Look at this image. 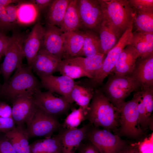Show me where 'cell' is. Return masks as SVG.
<instances>
[{
  "mask_svg": "<svg viewBox=\"0 0 153 153\" xmlns=\"http://www.w3.org/2000/svg\"><path fill=\"white\" fill-rule=\"evenodd\" d=\"M103 19L120 37L126 31L132 27L135 12L128 0H98Z\"/></svg>",
  "mask_w": 153,
  "mask_h": 153,
  "instance_id": "3957f363",
  "label": "cell"
},
{
  "mask_svg": "<svg viewBox=\"0 0 153 153\" xmlns=\"http://www.w3.org/2000/svg\"><path fill=\"white\" fill-rule=\"evenodd\" d=\"M36 107L45 113L57 118L65 114L71 108L72 104L65 98L55 96L47 90L37 91L33 96Z\"/></svg>",
  "mask_w": 153,
  "mask_h": 153,
  "instance_id": "30bf717a",
  "label": "cell"
},
{
  "mask_svg": "<svg viewBox=\"0 0 153 153\" xmlns=\"http://www.w3.org/2000/svg\"><path fill=\"white\" fill-rule=\"evenodd\" d=\"M97 33L100 39L101 53L106 55L117 43L121 37L104 19Z\"/></svg>",
  "mask_w": 153,
  "mask_h": 153,
  "instance_id": "d4e9b609",
  "label": "cell"
},
{
  "mask_svg": "<svg viewBox=\"0 0 153 153\" xmlns=\"http://www.w3.org/2000/svg\"><path fill=\"white\" fill-rule=\"evenodd\" d=\"M95 88L86 80L75 82L71 92V98L80 107L88 110Z\"/></svg>",
  "mask_w": 153,
  "mask_h": 153,
  "instance_id": "44dd1931",
  "label": "cell"
},
{
  "mask_svg": "<svg viewBox=\"0 0 153 153\" xmlns=\"http://www.w3.org/2000/svg\"><path fill=\"white\" fill-rule=\"evenodd\" d=\"M92 124L89 122L78 128H61L58 131L60 136L61 153H75L85 138Z\"/></svg>",
  "mask_w": 153,
  "mask_h": 153,
  "instance_id": "4fadbf2b",
  "label": "cell"
},
{
  "mask_svg": "<svg viewBox=\"0 0 153 153\" xmlns=\"http://www.w3.org/2000/svg\"><path fill=\"white\" fill-rule=\"evenodd\" d=\"M0 153H17L5 134L0 135Z\"/></svg>",
  "mask_w": 153,
  "mask_h": 153,
  "instance_id": "ab89813d",
  "label": "cell"
},
{
  "mask_svg": "<svg viewBox=\"0 0 153 153\" xmlns=\"http://www.w3.org/2000/svg\"><path fill=\"white\" fill-rule=\"evenodd\" d=\"M1 58V57H0V59Z\"/></svg>",
  "mask_w": 153,
  "mask_h": 153,
  "instance_id": "7dc6e473",
  "label": "cell"
},
{
  "mask_svg": "<svg viewBox=\"0 0 153 153\" xmlns=\"http://www.w3.org/2000/svg\"><path fill=\"white\" fill-rule=\"evenodd\" d=\"M84 39L80 56L92 57L102 54L98 34L92 30L85 29L83 31Z\"/></svg>",
  "mask_w": 153,
  "mask_h": 153,
  "instance_id": "f546056e",
  "label": "cell"
},
{
  "mask_svg": "<svg viewBox=\"0 0 153 153\" xmlns=\"http://www.w3.org/2000/svg\"><path fill=\"white\" fill-rule=\"evenodd\" d=\"M101 89L109 101L118 109L125 99L133 92L141 88L131 74L126 75L110 74Z\"/></svg>",
  "mask_w": 153,
  "mask_h": 153,
  "instance_id": "277c9868",
  "label": "cell"
},
{
  "mask_svg": "<svg viewBox=\"0 0 153 153\" xmlns=\"http://www.w3.org/2000/svg\"><path fill=\"white\" fill-rule=\"evenodd\" d=\"M118 153H138L134 146L131 144H127Z\"/></svg>",
  "mask_w": 153,
  "mask_h": 153,
  "instance_id": "f6af8a7d",
  "label": "cell"
},
{
  "mask_svg": "<svg viewBox=\"0 0 153 153\" xmlns=\"http://www.w3.org/2000/svg\"><path fill=\"white\" fill-rule=\"evenodd\" d=\"M26 37L24 33L16 31H14L10 37L0 69L4 83L10 78L13 72L22 64L24 57L23 47Z\"/></svg>",
  "mask_w": 153,
  "mask_h": 153,
  "instance_id": "8992f818",
  "label": "cell"
},
{
  "mask_svg": "<svg viewBox=\"0 0 153 153\" xmlns=\"http://www.w3.org/2000/svg\"><path fill=\"white\" fill-rule=\"evenodd\" d=\"M39 77L42 87L60 95L71 104L73 102L71 97L75 83L73 80L63 75L56 76L50 75Z\"/></svg>",
  "mask_w": 153,
  "mask_h": 153,
  "instance_id": "7c38bea8",
  "label": "cell"
},
{
  "mask_svg": "<svg viewBox=\"0 0 153 153\" xmlns=\"http://www.w3.org/2000/svg\"><path fill=\"white\" fill-rule=\"evenodd\" d=\"M39 13L36 6L30 1H22L18 3L16 11L17 23L25 25L31 24L37 19Z\"/></svg>",
  "mask_w": 153,
  "mask_h": 153,
  "instance_id": "f1b7e54d",
  "label": "cell"
},
{
  "mask_svg": "<svg viewBox=\"0 0 153 153\" xmlns=\"http://www.w3.org/2000/svg\"><path fill=\"white\" fill-rule=\"evenodd\" d=\"M135 92L132 99L124 102L118 109L120 125L117 135L136 139L141 138L145 133L139 124L138 96Z\"/></svg>",
  "mask_w": 153,
  "mask_h": 153,
  "instance_id": "5b68a950",
  "label": "cell"
},
{
  "mask_svg": "<svg viewBox=\"0 0 153 153\" xmlns=\"http://www.w3.org/2000/svg\"><path fill=\"white\" fill-rule=\"evenodd\" d=\"M21 1L18 0H0V5L7 6L13 3H18Z\"/></svg>",
  "mask_w": 153,
  "mask_h": 153,
  "instance_id": "bcb514c9",
  "label": "cell"
},
{
  "mask_svg": "<svg viewBox=\"0 0 153 153\" xmlns=\"http://www.w3.org/2000/svg\"><path fill=\"white\" fill-rule=\"evenodd\" d=\"M82 27L78 7V0H71L60 28L63 32L75 31Z\"/></svg>",
  "mask_w": 153,
  "mask_h": 153,
  "instance_id": "7402d4cb",
  "label": "cell"
},
{
  "mask_svg": "<svg viewBox=\"0 0 153 153\" xmlns=\"http://www.w3.org/2000/svg\"><path fill=\"white\" fill-rule=\"evenodd\" d=\"M131 75L141 88L153 87V53L144 57H139Z\"/></svg>",
  "mask_w": 153,
  "mask_h": 153,
  "instance_id": "ac0fdd59",
  "label": "cell"
},
{
  "mask_svg": "<svg viewBox=\"0 0 153 153\" xmlns=\"http://www.w3.org/2000/svg\"><path fill=\"white\" fill-rule=\"evenodd\" d=\"M62 60L80 56L84 42L83 31L77 30L63 32Z\"/></svg>",
  "mask_w": 153,
  "mask_h": 153,
  "instance_id": "ffe728a7",
  "label": "cell"
},
{
  "mask_svg": "<svg viewBox=\"0 0 153 153\" xmlns=\"http://www.w3.org/2000/svg\"><path fill=\"white\" fill-rule=\"evenodd\" d=\"M132 27L127 29L117 43L107 54L101 68L93 78L90 79V82L94 86L99 87L101 85L105 78L110 73L122 50L130 44L132 34Z\"/></svg>",
  "mask_w": 153,
  "mask_h": 153,
  "instance_id": "9c48e42d",
  "label": "cell"
},
{
  "mask_svg": "<svg viewBox=\"0 0 153 153\" xmlns=\"http://www.w3.org/2000/svg\"><path fill=\"white\" fill-rule=\"evenodd\" d=\"M0 117L4 118L12 117V108L6 103H0Z\"/></svg>",
  "mask_w": 153,
  "mask_h": 153,
  "instance_id": "ee69618b",
  "label": "cell"
},
{
  "mask_svg": "<svg viewBox=\"0 0 153 153\" xmlns=\"http://www.w3.org/2000/svg\"><path fill=\"white\" fill-rule=\"evenodd\" d=\"M53 0H32L30 1L37 7L39 13L46 10Z\"/></svg>",
  "mask_w": 153,
  "mask_h": 153,
  "instance_id": "7bdbcfd3",
  "label": "cell"
},
{
  "mask_svg": "<svg viewBox=\"0 0 153 153\" xmlns=\"http://www.w3.org/2000/svg\"><path fill=\"white\" fill-rule=\"evenodd\" d=\"M61 60L57 56L40 49L33 62L31 69L39 77L52 75L59 71Z\"/></svg>",
  "mask_w": 153,
  "mask_h": 153,
  "instance_id": "e0dca14e",
  "label": "cell"
},
{
  "mask_svg": "<svg viewBox=\"0 0 153 153\" xmlns=\"http://www.w3.org/2000/svg\"><path fill=\"white\" fill-rule=\"evenodd\" d=\"M59 71L61 75L67 76L73 80L84 77L91 78L82 68L69 59L61 60Z\"/></svg>",
  "mask_w": 153,
  "mask_h": 153,
  "instance_id": "d6a6232c",
  "label": "cell"
},
{
  "mask_svg": "<svg viewBox=\"0 0 153 153\" xmlns=\"http://www.w3.org/2000/svg\"><path fill=\"white\" fill-rule=\"evenodd\" d=\"M44 32V27L38 22L25 39L23 47V55L26 59L27 66L31 69L40 48Z\"/></svg>",
  "mask_w": 153,
  "mask_h": 153,
  "instance_id": "5bb4252c",
  "label": "cell"
},
{
  "mask_svg": "<svg viewBox=\"0 0 153 153\" xmlns=\"http://www.w3.org/2000/svg\"><path fill=\"white\" fill-rule=\"evenodd\" d=\"M78 7L82 27L97 33L103 20L98 0H78Z\"/></svg>",
  "mask_w": 153,
  "mask_h": 153,
  "instance_id": "8fae6325",
  "label": "cell"
},
{
  "mask_svg": "<svg viewBox=\"0 0 153 153\" xmlns=\"http://www.w3.org/2000/svg\"><path fill=\"white\" fill-rule=\"evenodd\" d=\"M86 120L96 127L117 134L120 125L119 110L109 101L100 87L95 89Z\"/></svg>",
  "mask_w": 153,
  "mask_h": 153,
  "instance_id": "6da1fadb",
  "label": "cell"
},
{
  "mask_svg": "<svg viewBox=\"0 0 153 153\" xmlns=\"http://www.w3.org/2000/svg\"><path fill=\"white\" fill-rule=\"evenodd\" d=\"M138 96V107L139 122L141 129L144 132L148 128L149 119L148 117L145 107L143 103L140 90L136 92Z\"/></svg>",
  "mask_w": 153,
  "mask_h": 153,
  "instance_id": "d590c367",
  "label": "cell"
},
{
  "mask_svg": "<svg viewBox=\"0 0 153 153\" xmlns=\"http://www.w3.org/2000/svg\"><path fill=\"white\" fill-rule=\"evenodd\" d=\"M17 5L7 6L0 5V31L5 32L13 30L18 23L16 17Z\"/></svg>",
  "mask_w": 153,
  "mask_h": 153,
  "instance_id": "4dcf8cb0",
  "label": "cell"
},
{
  "mask_svg": "<svg viewBox=\"0 0 153 153\" xmlns=\"http://www.w3.org/2000/svg\"><path fill=\"white\" fill-rule=\"evenodd\" d=\"M129 44L136 50L139 57H144L153 53V33L134 31Z\"/></svg>",
  "mask_w": 153,
  "mask_h": 153,
  "instance_id": "cb8c5ba5",
  "label": "cell"
},
{
  "mask_svg": "<svg viewBox=\"0 0 153 153\" xmlns=\"http://www.w3.org/2000/svg\"><path fill=\"white\" fill-rule=\"evenodd\" d=\"M0 74H1V73H0Z\"/></svg>",
  "mask_w": 153,
  "mask_h": 153,
  "instance_id": "c3c4849f",
  "label": "cell"
},
{
  "mask_svg": "<svg viewBox=\"0 0 153 153\" xmlns=\"http://www.w3.org/2000/svg\"><path fill=\"white\" fill-rule=\"evenodd\" d=\"M78 150V153H100L97 148L86 139L81 143Z\"/></svg>",
  "mask_w": 153,
  "mask_h": 153,
  "instance_id": "60d3db41",
  "label": "cell"
},
{
  "mask_svg": "<svg viewBox=\"0 0 153 153\" xmlns=\"http://www.w3.org/2000/svg\"><path fill=\"white\" fill-rule=\"evenodd\" d=\"M12 117L15 124H26L35 112L37 107L33 96L18 97L12 102Z\"/></svg>",
  "mask_w": 153,
  "mask_h": 153,
  "instance_id": "2e32d148",
  "label": "cell"
},
{
  "mask_svg": "<svg viewBox=\"0 0 153 153\" xmlns=\"http://www.w3.org/2000/svg\"><path fill=\"white\" fill-rule=\"evenodd\" d=\"M16 126L12 117L8 118L0 117V133H6L14 129Z\"/></svg>",
  "mask_w": 153,
  "mask_h": 153,
  "instance_id": "f35d334b",
  "label": "cell"
},
{
  "mask_svg": "<svg viewBox=\"0 0 153 153\" xmlns=\"http://www.w3.org/2000/svg\"><path fill=\"white\" fill-rule=\"evenodd\" d=\"M131 144L138 153H153V132L142 140Z\"/></svg>",
  "mask_w": 153,
  "mask_h": 153,
  "instance_id": "8d00e7d4",
  "label": "cell"
},
{
  "mask_svg": "<svg viewBox=\"0 0 153 153\" xmlns=\"http://www.w3.org/2000/svg\"><path fill=\"white\" fill-rule=\"evenodd\" d=\"M140 92L148 117L149 119L153 110V87L141 88Z\"/></svg>",
  "mask_w": 153,
  "mask_h": 153,
  "instance_id": "e575fe53",
  "label": "cell"
},
{
  "mask_svg": "<svg viewBox=\"0 0 153 153\" xmlns=\"http://www.w3.org/2000/svg\"><path fill=\"white\" fill-rule=\"evenodd\" d=\"M85 139L90 141L100 153H118L128 144L118 135L92 124Z\"/></svg>",
  "mask_w": 153,
  "mask_h": 153,
  "instance_id": "52a82bcc",
  "label": "cell"
},
{
  "mask_svg": "<svg viewBox=\"0 0 153 153\" xmlns=\"http://www.w3.org/2000/svg\"><path fill=\"white\" fill-rule=\"evenodd\" d=\"M139 57L136 50L131 45H128L122 51L110 74L120 75L131 74Z\"/></svg>",
  "mask_w": 153,
  "mask_h": 153,
  "instance_id": "d6986e66",
  "label": "cell"
},
{
  "mask_svg": "<svg viewBox=\"0 0 153 153\" xmlns=\"http://www.w3.org/2000/svg\"><path fill=\"white\" fill-rule=\"evenodd\" d=\"M88 110L81 107L73 109L61 124L62 128L66 129L77 128L82 122L86 120Z\"/></svg>",
  "mask_w": 153,
  "mask_h": 153,
  "instance_id": "836d02e7",
  "label": "cell"
},
{
  "mask_svg": "<svg viewBox=\"0 0 153 153\" xmlns=\"http://www.w3.org/2000/svg\"><path fill=\"white\" fill-rule=\"evenodd\" d=\"M131 7L135 11L153 12V0H128Z\"/></svg>",
  "mask_w": 153,
  "mask_h": 153,
  "instance_id": "74e56055",
  "label": "cell"
},
{
  "mask_svg": "<svg viewBox=\"0 0 153 153\" xmlns=\"http://www.w3.org/2000/svg\"><path fill=\"white\" fill-rule=\"evenodd\" d=\"M106 56L100 54L92 57L78 56L69 59L82 68L92 78L101 67Z\"/></svg>",
  "mask_w": 153,
  "mask_h": 153,
  "instance_id": "83f0119b",
  "label": "cell"
},
{
  "mask_svg": "<svg viewBox=\"0 0 153 153\" xmlns=\"http://www.w3.org/2000/svg\"><path fill=\"white\" fill-rule=\"evenodd\" d=\"M30 153H61L60 135L36 141L29 144Z\"/></svg>",
  "mask_w": 153,
  "mask_h": 153,
  "instance_id": "484cf974",
  "label": "cell"
},
{
  "mask_svg": "<svg viewBox=\"0 0 153 153\" xmlns=\"http://www.w3.org/2000/svg\"><path fill=\"white\" fill-rule=\"evenodd\" d=\"M10 37L0 31V57L4 56L10 40Z\"/></svg>",
  "mask_w": 153,
  "mask_h": 153,
  "instance_id": "b9f144b4",
  "label": "cell"
},
{
  "mask_svg": "<svg viewBox=\"0 0 153 153\" xmlns=\"http://www.w3.org/2000/svg\"><path fill=\"white\" fill-rule=\"evenodd\" d=\"M29 138L35 137L48 138L62 128L57 118L48 114L37 107L34 114L26 124Z\"/></svg>",
  "mask_w": 153,
  "mask_h": 153,
  "instance_id": "ba28073f",
  "label": "cell"
},
{
  "mask_svg": "<svg viewBox=\"0 0 153 153\" xmlns=\"http://www.w3.org/2000/svg\"><path fill=\"white\" fill-rule=\"evenodd\" d=\"M4 134L17 153H30L29 137L24 124L16 125L14 129Z\"/></svg>",
  "mask_w": 153,
  "mask_h": 153,
  "instance_id": "603a6c76",
  "label": "cell"
},
{
  "mask_svg": "<svg viewBox=\"0 0 153 153\" xmlns=\"http://www.w3.org/2000/svg\"><path fill=\"white\" fill-rule=\"evenodd\" d=\"M71 0H53L46 9V24L60 27Z\"/></svg>",
  "mask_w": 153,
  "mask_h": 153,
  "instance_id": "4316f807",
  "label": "cell"
},
{
  "mask_svg": "<svg viewBox=\"0 0 153 153\" xmlns=\"http://www.w3.org/2000/svg\"><path fill=\"white\" fill-rule=\"evenodd\" d=\"M63 32L56 26L47 24L40 49H42L62 60L63 54Z\"/></svg>",
  "mask_w": 153,
  "mask_h": 153,
  "instance_id": "9a60e30c",
  "label": "cell"
},
{
  "mask_svg": "<svg viewBox=\"0 0 153 153\" xmlns=\"http://www.w3.org/2000/svg\"><path fill=\"white\" fill-rule=\"evenodd\" d=\"M42 86L33 74L32 70L22 64L13 76L4 83L0 92L1 96L12 102L22 96H33Z\"/></svg>",
  "mask_w": 153,
  "mask_h": 153,
  "instance_id": "7a4b0ae2",
  "label": "cell"
},
{
  "mask_svg": "<svg viewBox=\"0 0 153 153\" xmlns=\"http://www.w3.org/2000/svg\"><path fill=\"white\" fill-rule=\"evenodd\" d=\"M135 12L132 26L135 31L153 33V12Z\"/></svg>",
  "mask_w": 153,
  "mask_h": 153,
  "instance_id": "1f68e13d",
  "label": "cell"
}]
</instances>
